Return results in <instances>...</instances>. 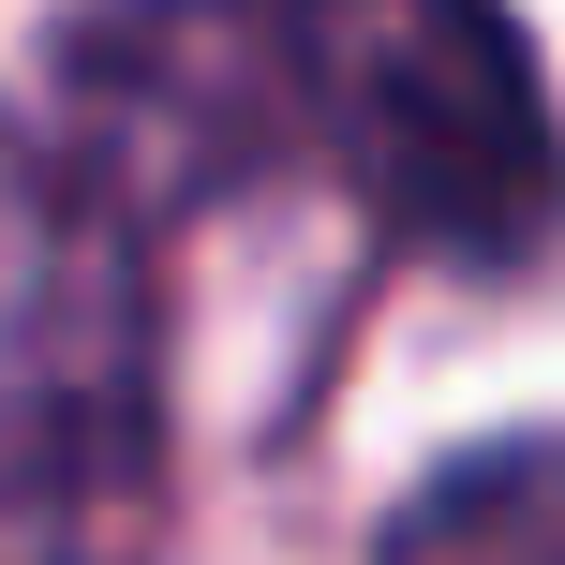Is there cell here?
<instances>
[{"instance_id": "obj_1", "label": "cell", "mask_w": 565, "mask_h": 565, "mask_svg": "<svg viewBox=\"0 0 565 565\" xmlns=\"http://www.w3.org/2000/svg\"><path fill=\"white\" fill-rule=\"evenodd\" d=\"M298 105H328L358 194L461 268H521L551 238V89L507 0H342L298 45Z\"/></svg>"}, {"instance_id": "obj_2", "label": "cell", "mask_w": 565, "mask_h": 565, "mask_svg": "<svg viewBox=\"0 0 565 565\" xmlns=\"http://www.w3.org/2000/svg\"><path fill=\"white\" fill-rule=\"evenodd\" d=\"M149 447L135 209L89 164L0 135V521L119 491Z\"/></svg>"}, {"instance_id": "obj_3", "label": "cell", "mask_w": 565, "mask_h": 565, "mask_svg": "<svg viewBox=\"0 0 565 565\" xmlns=\"http://www.w3.org/2000/svg\"><path fill=\"white\" fill-rule=\"evenodd\" d=\"M60 105H75L60 164H89L119 209L135 194H224L298 119V30L268 0H119V15L75 30Z\"/></svg>"}, {"instance_id": "obj_4", "label": "cell", "mask_w": 565, "mask_h": 565, "mask_svg": "<svg viewBox=\"0 0 565 565\" xmlns=\"http://www.w3.org/2000/svg\"><path fill=\"white\" fill-rule=\"evenodd\" d=\"M387 565H565V507H551V447L507 431V447L447 461V477L402 507Z\"/></svg>"}, {"instance_id": "obj_5", "label": "cell", "mask_w": 565, "mask_h": 565, "mask_svg": "<svg viewBox=\"0 0 565 565\" xmlns=\"http://www.w3.org/2000/svg\"><path fill=\"white\" fill-rule=\"evenodd\" d=\"M0 565H75V551H0Z\"/></svg>"}]
</instances>
